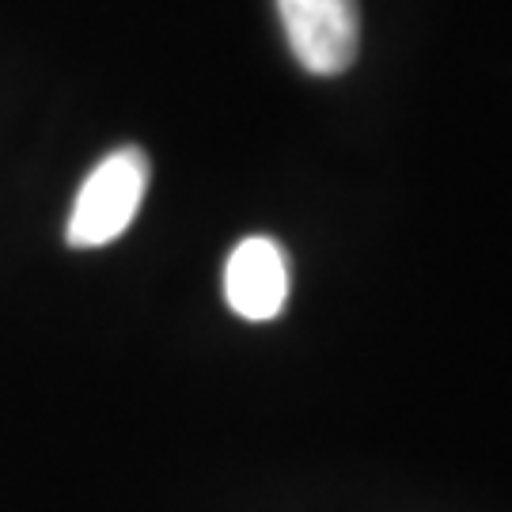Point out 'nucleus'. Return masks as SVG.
<instances>
[{"mask_svg": "<svg viewBox=\"0 0 512 512\" xmlns=\"http://www.w3.org/2000/svg\"><path fill=\"white\" fill-rule=\"evenodd\" d=\"M293 57L311 76H342L361 50L357 0H277Z\"/></svg>", "mask_w": 512, "mask_h": 512, "instance_id": "2", "label": "nucleus"}, {"mask_svg": "<svg viewBox=\"0 0 512 512\" xmlns=\"http://www.w3.org/2000/svg\"><path fill=\"white\" fill-rule=\"evenodd\" d=\"M148 175H152V164L145 152L133 145L99 160L80 186L73 213H69V228H65L69 247L92 251V247H107L122 236L145 202Z\"/></svg>", "mask_w": 512, "mask_h": 512, "instance_id": "1", "label": "nucleus"}, {"mask_svg": "<svg viewBox=\"0 0 512 512\" xmlns=\"http://www.w3.org/2000/svg\"><path fill=\"white\" fill-rule=\"evenodd\" d=\"M224 296L239 319H277L289 300V258L281 243L270 236L243 239L224 266Z\"/></svg>", "mask_w": 512, "mask_h": 512, "instance_id": "3", "label": "nucleus"}]
</instances>
